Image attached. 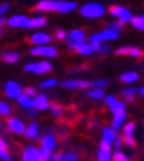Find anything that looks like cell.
Instances as JSON below:
<instances>
[{"instance_id": "obj_48", "label": "cell", "mask_w": 144, "mask_h": 161, "mask_svg": "<svg viewBox=\"0 0 144 161\" xmlns=\"http://www.w3.org/2000/svg\"><path fill=\"white\" fill-rule=\"evenodd\" d=\"M27 112H28L29 117H37V112H39V111H35L34 108H28V109H27Z\"/></svg>"}, {"instance_id": "obj_30", "label": "cell", "mask_w": 144, "mask_h": 161, "mask_svg": "<svg viewBox=\"0 0 144 161\" xmlns=\"http://www.w3.org/2000/svg\"><path fill=\"white\" fill-rule=\"evenodd\" d=\"M130 24L134 27L135 30H138V31H143L144 30V16L143 15H132L130 19Z\"/></svg>"}, {"instance_id": "obj_20", "label": "cell", "mask_w": 144, "mask_h": 161, "mask_svg": "<svg viewBox=\"0 0 144 161\" xmlns=\"http://www.w3.org/2000/svg\"><path fill=\"white\" fill-rule=\"evenodd\" d=\"M126 123V112H119V114H113L112 115V123H111V127L113 130H121L122 126Z\"/></svg>"}, {"instance_id": "obj_40", "label": "cell", "mask_w": 144, "mask_h": 161, "mask_svg": "<svg viewBox=\"0 0 144 161\" xmlns=\"http://www.w3.org/2000/svg\"><path fill=\"white\" fill-rule=\"evenodd\" d=\"M130 50H131V46H121L116 49L115 53L118 56H130Z\"/></svg>"}, {"instance_id": "obj_45", "label": "cell", "mask_w": 144, "mask_h": 161, "mask_svg": "<svg viewBox=\"0 0 144 161\" xmlns=\"http://www.w3.org/2000/svg\"><path fill=\"white\" fill-rule=\"evenodd\" d=\"M124 145L128 148H135L137 147V141H135V137L134 139H124Z\"/></svg>"}, {"instance_id": "obj_24", "label": "cell", "mask_w": 144, "mask_h": 161, "mask_svg": "<svg viewBox=\"0 0 144 161\" xmlns=\"http://www.w3.org/2000/svg\"><path fill=\"white\" fill-rule=\"evenodd\" d=\"M21 59V53L18 50H6L2 53V61L6 64H16Z\"/></svg>"}, {"instance_id": "obj_7", "label": "cell", "mask_w": 144, "mask_h": 161, "mask_svg": "<svg viewBox=\"0 0 144 161\" xmlns=\"http://www.w3.org/2000/svg\"><path fill=\"white\" fill-rule=\"evenodd\" d=\"M60 86L68 90H87L90 89V80H82V78H66L60 81Z\"/></svg>"}, {"instance_id": "obj_19", "label": "cell", "mask_w": 144, "mask_h": 161, "mask_svg": "<svg viewBox=\"0 0 144 161\" xmlns=\"http://www.w3.org/2000/svg\"><path fill=\"white\" fill-rule=\"evenodd\" d=\"M122 139H134L135 130H137V124L134 121H126L122 126Z\"/></svg>"}, {"instance_id": "obj_46", "label": "cell", "mask_w": 144, "mask_h": 161, "mask_svg": "<svg viewBox=\"0 0 144 161\" xmlns=\"http://www.w3.org/2000/svg\"><path fill=\"white\" fill-rule=\"evenodd\" d=\"M10 9L9 3H0V16H5V14Z\"/></svg>"}, {"instance_id": "obj_28", "label": "cell", "mask_w": 144, "mask_h": 161, "mask_svg": "<svg viewBox=\"0 0 144 161\" xmlns=\"http://www.w3.org/2000/svg\"><path fill=\"white\" fill-rule=\"evenodd\" d=\"M87 96L93 101H103L105 98V89H94V87H90L87 89Z\"/></svg>"}, {"instance_id": "obj_16", "label": "cell", "mask_w": 144, "mask_h": 161, "mask_svg": "<svg viewBox=\"0 0 144 161\" xmlns=\"http://www.w3.org/2000/svg\"><path fill=\"white\" fill-rule=\"evenodd\" d=\"M112 155H113V151H112V147L105 143L103 141H100V145H99V149H97V161H112Z\"/></svg>"}, {"instance_id": "obj_27", "label": "cell", "mask_w": 144, "mask_h": 161, "mask_svg": "<svg viewBox=\"0 0 144 161\" xmlns=\"http://www.w3.org/2000/svg\"><path fill=\"white\" fill-rule=\"evenodd\" d=\"M9 160H12L9 152V145H8L5 137H0V161H9Z\"/></svg>"}, {"instance_id": "obj_33", "label": "cell", "mask_w": 144, "mask_h": 161, "mask_svg": "<svg viewBox=\"0 0 144 161\" xmlns=\"http://www.w3.org/2000/svg\"><path fill=\"white\" fill-rule=\"evenodd\" d=\"M111 81L109 80H105V78H97V80H93L90 81V87H94V89H105L106 86H109Z\"/></svg>"}, {"instance_id": "obj_39", "label": "cell", "mask_w": 144, "mask_h": 161, "mask_svg": "<svg viewBox=\"0 0 144 161\" xmlns=\"http://www.w3.org/2000/svg\"><path fill=\"white\" fill-rule=\"evenodd\" d=\"M103 101H105V107L106 108H111L112 105L118 101V98H116L115 95H106L105 98H103Z\"/></svg>"}, {"instance_id": "obj_8", "label": "cell", "mask_w": 144, "mask_h": 161, "mask_svg": "<svg viewBox=\"0 0 144 161\" xmlns=\"http://www.w3.org/2000/svg\"><path fill=\"white\" fill-rule=\"evenodd\" d=\"M5 24H8V27L10 28H24V30H29V16L22 14H16L12 15L6 19Z\"/></svg>"}, {"instance_id": "obj_4", "label": "cell", "mask_w": 144, "mask_h": 161, "mask_svg": "<svg viewBox=\"0 0 144 161\" xmlns=\"http://www.w3.org/2000/svg\"><path fill=\"white\" fill-rule=\"evenodd\" d=\"M109 14L122 25L128 24L131 19V16H132V14H131V10L128 9V8L121 6V5H112L111 8H109Z\"/></svg>"}, {"instance_id": "obj_15", "label": "cell", "mask_w": 144, "mask_h": 161, "mask_svg": "<svg viewBox=\"0 0 144 161\" xmlns=\"http://www.w3.org/2000/svg\"><path fill=\"white\" fill-rule=\"evenodd\" d=\"M78 5L74 0H56V12L59 14H71L77 10Z\"/></svg>"}, {"instance_id": "obj_10", "label": "cell", "mask_w": 144, "mask_h": 161, "mask_svg": "<svg viewBox=\"0 0 144 161\" xmlns=\"http://www.w3.org/2000/svg\"><path fill=\"white\" fill-rule=\"evenodd\" d=\"M21 161H41L40 148L35 145H27L21 152Z\"/></svg>"}, {"instance_id": "obj_21", "label": "cell", "mask_w": 144, "mask_h": 161, "mask_svg": "<svg viewBox=\"0 0 144 161\" xmlns=\"http://www.w3.org/2000/svg\"><path fill=\"white\" fill-rule=\"evenodd\" d=\"M140 80V74L137 71H125L119 75V81L124 84H134Z\"/></svg>"}, {"instance_id": "obj_43", "label": "cell", "mask_w": 144, "mask_h": 161, "mask_svg": "<svg viewBox=\"0 0 144 161\" xmlns=\"http://www.w3.org/2000/svg\"><path fill=\"white\" fill-rule=\"evenodd\" d=\"M66 36H68V31L66 30H63V28L56 30V33H54V37H56L58 40H65L66 39Z\"/></svg>"}, {"instance_id": "obj_47", "label": "cell", "mask_w": 144, "mask_h": 161, "mask_svg": "<svg viewBox=\"0 0 144 161\" xmlns=\"http://www.w3.org/2000/svg\"><path fill=\"white\" fill-rule=\"evenodd\" d=\"M5 22H6L5 16H0V37L3 34V25H5Z\"/></svg>"}, {"instance_id": "obj_6", "label": "cell", "mask_w": 144, "mask_h": 161, "mask_svg": "<svg viewBox=\"0 0 144 161\" xmlns=\"http://www.w3.org/2000/svg\"><path fill=\"white\" fill-rule=\"evenodd\" d=\"M40 151L44 152H50V154H54L56 152V148H58V137L53 133H46L43 136H40Z\"/></svg>"}, {"instance_id": "obj_1", "label": "cell", "mask_w": 144, "mask_h": 161, "mask_svg": "<svg viewBox=\"0 0 144 161\" xmlns=\"http://www.w3.org/2000/svg\"><path fill=\"white\" fill-rule=\"evenodd\" d=\"M80 14L87 19H100L105 16L106 8L99 2H88L80 8Z\"/></svg>"}, {"instance_id": "obj_17", "label": "cell", "mask_w": 144, "mask_h": 161, "mask_svg": "<svg viewBox=\"0 0 144 161\" xmlns=\"http://www.w3.org/2000/svg\"><path fill=\"white\" fill-rule=\"evenodd\" d=\"M35 10L40 14H50L56 12V0H40L35 5Z\"/></svg>"}, {"instance_id": "obj_13", "label": "cell", "mask_w": 144, "mask_h": 161, "mask_svg": "<svg viewBox=\"0 0 144 161\" xmlns=\"http://www.w3.org/2000/svg\"><path fill=\"white\" fill-rule=\"evenodd\" d=\"M52 34L44 33V31H35L34 34L29 36V43L33 46H41V44H50L52 43Z\"/></svg>"}, {"instance_id": "obj_14", "label": "cell", "mask_w": 144, "mask_h": 161, "mask_svg": "<svg viewBox=\"0 0 144 161\" xmlns=\"http://www.w3.org/2000/svg\"><path fill=\"white\" fill-rule=\"evenodd\" d=\"M50 107V101H49L46 93H37L33 98V103L31 108H34L35 111H46Z\"/></svg>"}, {"instance_id": "obj_18", "label": "cell", "mask_w": 144, "mask_h": 161, "mask_svg": "<svg viewBox=\"0 0 144 161\" xmlns=\"http://www.w3.org/2000/svg\"><path fill=\"white\" fill-rule=\"evenodd\" d=\"M116 136H118V132L116 130H113L111 126L109 127H103L101 129V141L105 142V143H107V145H111L115 142Z\"/></svg>"}, {"instance_id": "obj_29", "label": "cell", "mask_w": 144, "mask_h": 161, "mask_svg": "<svg viewBox=\"0 0 144 161\" xmlns=\"http://www.w3.org/2000/svg\"><path fill=\"white\" fill-rule=\"evenodd\" d=\"M15 101L18 102V105H19L21 108H24V109L31 108V103H33V98H29L28 95H25V93H21V95L15 99Z\"/></svg>"}, {"instance_id": "obj_23", "label": "cell", "mask_w": 144, "mask_h": 161, "mask_svg": "<svg viewBox=\"0 0 144 161\" xmlns=\"http://www.w3.org/2000/svg\"><path fill=\"white\" fill-rule=\"evenodd\" d=\"M122 101L124 102H132L137 96H138V87H132V86H128V87L122 89Z\"/></svg>"}, {"instance_id": "obj_37", "label": "cell", "mask_w": 144, "mask_h": 161, "mask_svg": "<svg viewBox=\"0 0 144 161\" xmlns=\"http://www.w3.org/2000/svg\"><path fill=\"white\" fill-rule=\"evenodd\" d=\"M63 161H80V155L74 151H65L63 152Z\"/></svg>"}, {"instance_id": "obj_9", "label": "cell", "mask_w": 144, "mask_h": 161, "mask_svg": "<svg viewBox=\"0 0 144 161\" xmlns=\"http://www.w3.org/2000/svg\"><path fill=\"white\" fill-rule=\"evenodd\" d=\"M6 127H8V132H10L12 135L22 136L25 130V123L24 120H21L18 117H9L6 121Z\"/></svg>"}, {"instance_id": "obj_34", "label": "cell", "mask_w": 144, "mask_h": 161, "mask_svg": "<svg viewBox=\"0 0 144 161\" xmlns=\"http://www.w3.org/2000/svg\"><path fill=\"white\" fill-rule=\"evenodd\" d=\"M56 86H58V80H56V78H47V80H44V81L40 83V89H43V90L56 87Z\"/></svg>"}, {"instance_id": "obj_3", "label": "cell", "mask_w": 144, "mask_h": 161, "mask_svg": "<svg viewBox=\"0 0 144 161\" xmlns=\"http://www.w3.org/2000/svg\"><path fill=\"white\" fill-rule=\"evenodd\" d=\"M118 37H119V33H118V31H113V30L106 27L105 30L97 31V33L90 36L88 42H90V43H109V42L116 40Z\"/></svg>"}, {"instance_id": "obj_32", "label": "cell", "mask_w": 144, "mask_h": 161, "mask_svg": "<svg viewBox=\"0 0 144 161\" xmlns=\"http://www.w3.org/2000/svg\"><path fill=\"white\" fill-rule=\"evenodd\" d=\"M49 111H50V114H52L54 118H59L63 115V108H62V105H59V103H50Z\"/></svg>"}, {"instance_id": "obj_2", "label": "cell", "mask_w": 144, "mask_h": 161, "mask_svg": "<svg viewBox=\"0 0 144 161\" xmlns=\"http://www.w3.org/2000/svg\"><path fill=\"white\" fill-rule=\"evenodd\" d=\"M24 69L27 73L35 74V75H43L47 74L53 69V65L47 59H41V61H35V62H28L24 65Z\"/></svg>"}, {"instance_id": "obj_38", "label": "cell", "mask_w": 144, "mask_h": 161, "mask_svg": "<svg viewBox=\"0 0 144 161\" xmlns=\"http://www.w3.org/2000/svg\"><path fill=\"white\" fill-rule=\"evenodd\" d=\"M124 147V139H122V136H116V139H115V142L112 143V151L113 152H118V151H121V148Z\"/></svg>"}, {"instance_id": "obj_35", "label": "cell", "mask_w": 144, "mask_h": 161, "mask_svg": "<svg viewBox=\"0 0 144 161\" xmlns=\"http://www.w3.org/2000/svg\"><path fill=\"white\" fill-rule=\"evenodd\" d=\"M109 50H111V46L107 43H97V49H96V53L99 56H105V55L109 53Z\"/></svg>"}, {"instance_id": "obj_31", "label": "cell", "mask_w": 144, "mask_h": 161, "mask_svg": "<svg viewBox=\"0 0 144 161\" xmlns=\"http://www.w3.org/2000/svg\"><path fill=\"white\" fill-rule=\"evenodd\" d=\"M12 105L6 101H0V117L3 118H9L12 115Z\"/></svg>"}, {"instance_id": "obj_25", "label": "cell", "mask_w": 144, "mask_h": 161, "mask_svg": "<svg viewBox=\"0 0 144 161\" xmlns=\"http://www.w3.org/2000/svg\"><path fill=\"white\" fill-rule=\"evenodd\" d=\"M47 25V18L43 15H37L34 18H29V30H39Z\"/></svg>"}, {"instance_id": "obj_12", "label": "cell", "mask_w": 144, "mask_h": 161, "mask_svg": "<svg viewBox=\"0 0 144 161\" xmlns=\"http://www.w3.org/2000/svg\"><path fill=\"white\" fill-rule=\"evenodd\" d=\"M22 89L24 87H22L18 81H15V80H9V81H6L5 83L3 90H5V95L9 99H16L21 93H22Z\"/></svg>"}, {"instance_id": "obj_49", "label": "cell", "mask_w": 144, "mask_h": 161, "mask_svg": "<svg viewBox=\"0 0 144 161\" xmlns=\"http://www.w3.org/2000/svg\"><path fill=\"white\" fill-rule=\"evenodd\" d=\"M138 96H140V98H143V96H144V87H143V86H141V87H138Z\"/></svg>"}, {"instance_id": "obj_50", "label": "cell", "mask_w": 144, "mask_h": 161, "mask_svg": "<svg viewBox=\"0 0 144 161\" xmlns=\"http://www.w3.org/2000/svg\"><path fill=\"white\" fill-rule=\"evenodd\" d=\"M9 161H16V160H9Z\"/></svg>"}, {"instance_id": "obj_36", "label": "cell", "mask_w": 144, "mask_h": 161, "mask_svg": "<svg viewBox=\"0 0 144 161\" xmlns=\"http://www.w3.org/2000/svg\"><path fill=\"white\" fill-rule=\"evenodd\" d=\"M112 161H132V160H131V157H128L125 152L118 151V152H113V155H112Z\"/></svg>"}, {"instance_id": "obj_22", "label": "cell", "mask_w": 144, "mask_h": 161, "mask_svg": "<svg viewBox=\"0 0 144 161\" xmlns=\"http://www.w3.org/2000/svg\"><path fill=\"white\" fill-rule=\"evenodd\" d=\"M97 43H90V42H84V43L77 49V53L81 56H88V55L96 53Z\"/></svg>"}, {"instance_id": "obj_44", "label": "cell", "mask_w": 144, "mask_h": 161, "mask_svg": "<svg viewBox=\"0 0 144 161\" xmlns=\"http://www.w3.org/2000/svg\"><path fill=\"white\" fill-rule=\"evenodd\" d=\"M107 28H111V30H113V31H118V33H121V30L124 28V25L115 21V22H111V24L107 25Z\"/></svg>"}, {"instance_id": "obj_11", "label": "cell", "mask_w": 144, "mask_h": 161, "mask_svg": "<svg viewBox=\"0 0 144 161\" xmlns=\"http://www.w3.org/2000/svg\"><path fill=\"white\" fill-rule=\"evenodd\" d=\"M40 136H41V129H40V124L35 120H33L28 124H25L24 137L27 141H39Z\"/></svg>"}, {"instance_id": "obj_41", "label": "cell", "mask_w": 144, "mask_h": 161, "mask_svg": "<svg viewBox=\"0 0 144 161\" xmlns=\"http://www.w3.org/2000/svg\"><path fill=\"white\" fill-rule=\"evenodd\" d=\"M130 56L131 58H141L143 56V50L140 49V47H137V46H131Z\"/></svg>"}, {"instance_id": "obj_42", "label": "cell", "mask_w": 144, "mask_h": 161, "mask_svg": "<svg viewBox=\"0 0 144 161\" xmlns=\"http://www.w3.org/2000/svg\"><path fill=\"white\" fill-rule=\"evenodd\" d=\"M22 93L28 95L29 98H34V96L37 95V90H35V87H33V86H27V87L22 89Z\"/></svg>"}, {"instance_id": "obj_26", "label": "cell", "mask_w": 144, "mask_h": 161, "mask_svg": "<svg viewBox=\"0 0 144 161\" xmlns=\"http://www.w3.org/2000/svg\"><path fill=\"white\" fill-rule=\"evenodd\" d=\"M65 40H72V42H85V31L82 28H74L68 33Z\"/></svg>"}, {"instance_id": "obj_5", "label": "cell", "mask_w": 144, "mask_h": 161, "mask_svg": "<svg viewBox=\"0 0 144 161\" xmlns=\"http://www.w3.org/2000/svg\"><path fill=\"white\" fill-rule=\"evenodd\" d=\"M29 53L33 56H40V58H56L58 56V47L56 46H52V44H41V46H34L31 47Z\"/></svg>"}]
</instances>
